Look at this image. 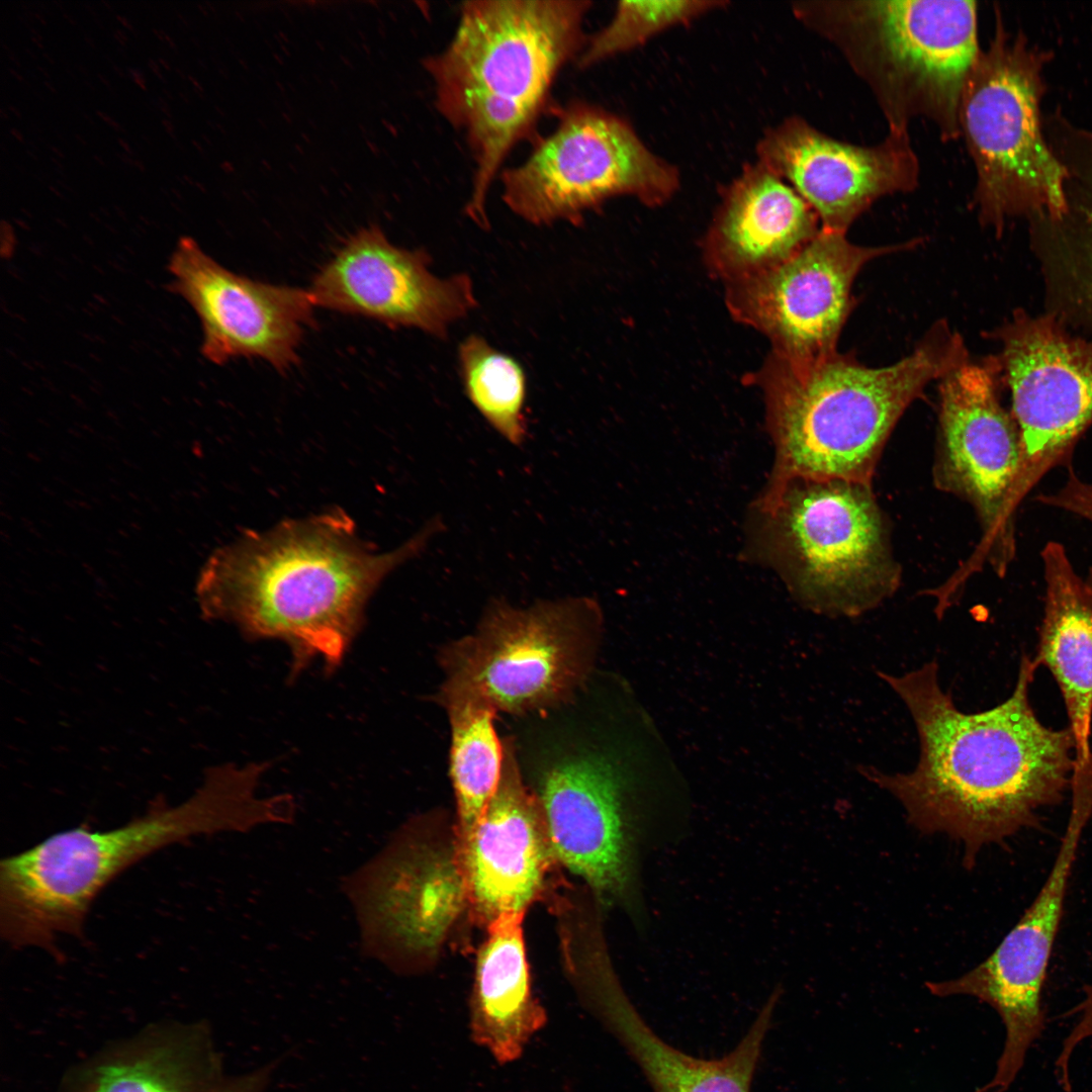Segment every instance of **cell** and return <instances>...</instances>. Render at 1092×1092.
Masks as SVG:
<instances>
[{
  "label": "cell",
  "mask_w": 1092,
  "mask_h": 1092,
  "mask_svg": "<svg viewBox=\"0 0 1092 1092\" xmlns=\"http://www.w3.org/2000/svg\"><path fill=\"white\" fill-rule=\"evenodd\" d=\"M1037 667L1022 656L1012 694L977 713L956 707L939 685L935 660L901 675L878 671L911 714L920 755L906 774L858 770L891 793L921 832L963 841L966 867L984 846L1036 827L1041 809L1059 804L1071 788L1072 733L1045 726L1030 704Z\"/></svg>",
  "instance_id": "cell-1"
},
{
  "label": "cell",
  "mask_w": 1092,
  "mask_h": 1092,
  "mask_svg": "<svg viewBox=\"0 0 1092 1092\" xmlns=\"http://www.w3.org/2000/svg\"><path fill=\"white\" fill-rule=\"evenodd\" d=\"M434 519L391 552L372 550L340 510L244 534L209 559L198 586L210 619L234 623L250 640L289 648L290 673L314 661L342 663L382 579L419 555L442 529Z\"/></svg>",
  "instance_id": "cell-2"
},
{
  "label": "cell",
  "mask_w": 1092,
  "mask_h": 1092,
  "mask_svg": "<svg viewBox=\"0 0 1092 1092\" xmlns=\"http://www.w3.org/2000/svg\"><path fill=\"white\" fill-rule=\"evenodd\" d=\"M265 762L211 768L177 806H160L105 831L86 825L56 832L0 862V930L14 948L60 954L57 940L80 936L89 909L114 879L156 851L195 836L249 832L286 822L281 795L259 797Z\"/></svg>",
  "instance_id": "cell-3"
},
{
  "label": "cell",
  "mask_w": 1092,
  "mask_h": 1092,
  "mask_svg": "<svg viewBox=\"0 0 1092 1092\" xmlns=\"http://www.w3.org/2000/svg\"><path fill=\"white\" fill-rule=\"evenodd\" d=\"M585 0H476L462 3L452 39L423 65L435 105L471 152L465 212L489 225V189L511 150L534 128L552 85L584 43Z\"/></svg>",
  "instance_id": "cell-4"
},
{
  "label": "cell",
  "mask_w": 1092,
  "mask_h": 1092,
  "mask_svg": "<svg viewBox=\"0 0 1092 1092\" xmlns=\"http://www.w3.org/2000/svg\"><path fill=\"white\" fill-rule=\"evenodd\" d=\"M969 360L963 338L944 322L892 365L868 367L837 351L789 360L776 389V461L761 502L797 480L873 484L884 447L906 408L928 383Z\"/></svg>",
  "instance_id": "cell-5"
},
{
  "label": "cell",
  "mask_w": 1092,
  "mask_h": 1092,
  "mask_svg": "<svg viewBox=\"0 0 1092 1092\" xmlns=\"http://www.w3.org/2000/svg\"><path fill=\"white\" fill-rule=\"evenodd\" d=\"M587 687L521 720L510 735L536 797L554 858L602 902L640 907V831L616 747L603 735Z\"/></svg>",
  "instance_id": "cell-6"
},
{
  "label": "cell",
  "mask_w": 1092,
  "mask_h": 1092,
  "mask_svg": "<svg viewBox=\"0 0 1092 1092\" xmlns=\"http://www.w3.org/2000/svg\"><path fill=\"white\" fill-rule=\"evenodd\" d=\"M793 7L868 85L889 131H908L912 119L923 117L945 141L959 138L961 95L980 53L975 1L833 0Z\"/></svg>",
  "instance_id": "cell-7"
},
{
  "label": "cell",
  "mask_w": 1092,
  "mask_h": 1092,
  "mask_svg": "<svg viewBox=\"0 0 1092 1092\" xmlns=\"http://www.w3.org/2000/svg\"><path fill=\"white\" fill-rule=\"evenodd\" d=\"M601 619L589 598L492 601L472 633L440 650L437 704L475 701L523 718L566 703L592 677Z\"/></svg>",
  "instance_id": "cell-8"
},
{
  "label": "cell",
  "mask_w": 1092,
  "mask_h": 1092,
  "mask_svg": "<svg viewBox=\"0 0 1092 1092\" xmlns=\"http://www.w3.org/2000/svg\"><path fill=\"white\" fill-rule=\"evenodd\" d=\"M1044 56L998 21L965 81L960 134L973 159L980 216L996 228L1011 215L1038 212L1061 218L1068 210L1067 169L1044 142L1039 125Z\"/></svg>",
  "instance_id": "cell-9"
},
{
  "label": "cell",
  "mask_w": 1092,
  "mask_h": 1092,
  "mask_svg": "<svg viewBox=\"0 0 1092 1092\" xmlns=\"http://www.w3.org/2000/svg\"><path fill=\"white\" fill-rule=\"evenodd\" d=\"M872 485L797 480L760 503L788 583L817 613L856 617L900 585L901 567Z\"/></svg>",
  "instance_id": "cell-10"
},
{
  "label": "cell",
  "mask_w": 1092,
  "mask_h": 1092,
  "mask_svg": "<svg viewBox=\"0 0 1092 1092\" xmlns=\"http://www.w3.org/2000/svg\"><path fill=\"white\" fill-rule=\"evenodd\" d=\"M502 197L524 220L574 223L605 199L631 194L656 202L677 176L617 116L582 102L567 105L555 129L502 175Z\"/></svg>",
  "instance_id": "cell-11"
},
{
  "label": "cell",
  "mask_w": 1092,
  "mask_h": 1092,
  "mask_svg": "<svg viewBox=\"0 0 1092 1092\" xmlns=\"http://www.w3.org/2000/svg\"><path fill=\"white\" fill-rule=\"evenodd\" d=\"M414 821L343 878L362 953L395 973L426 966L468 904L461 862Z\"/></svg>",
  "instance_id": "cell-12"
},
{
  "label": "cell",
  "mask_w": 1092,
  "mask_h": 1092,
  "mask_svg": "<svg viewBox=\"0 0 1092 1092\" xmlns=\"http://www.w3.org/2000/svg\"><path fill=\"white\" fill-rule=\"evenodd\" d=\"M995 357L968 360L940 380L935 486L968 502L980 523L979 558L1004 574L1015 552L1021 445L998 397Z\"/></svg>",
  "instance_id": "cell-13"
},
{
  "label": "cell",
  "mask_w": 1092,
  "mask_h": 1092,
  "mask_svg": "<svg viewBox=\"0 0 1092 1092\" xmlns=\"http://www.w3.org/2000/svg\"><path fill=\"white\" fill-rule=\"evenodd\" d=\"M1092 804H1071L1068 823L1051 872L1036 897L994 952L960 978L928 982L931 994L969 995L992 1006L1006 1029L1002 1053L984 1092H1006L1021 1071L1030 1046L1045 1028L1042 989L1064 903Z\"/></svg>",
  "instance_id": "cell-14"
},
{
  "label": "cell",
  "mask_w": 1092,
  "mask_h": 1092,
  "mask_svg": "<svg viewBox=\"0 0 1092 1092\" xmlns=\"http://www.w3.org/2000/svg\"><path fill=\"white\" fill-rule=\"evenodd\" d=\"M1021 445V498L1068 461L1092 424V340L1074 337L1051 315L1018 312L995 333Z\"/></svg>",
  "instance_id": "cell-15"
},
{
  "label": "cell",
  "mask_w": 1092,
  "mask_h": 1092,
  "mask_svg": "<svg viewBox=\"0 0 1092 1092\" xmlns=\"http://www.w3.org/2000/svg\"><path fill=\"white\" fill-rule=\"evenodd\" d=\"M429 262L426 252L396 247L379 226L370 225L344 242L308 290L315 307L444 339L477 301L468 275L440 278Z\"/></svg>",
  "instance_id": "cell-16"
},
{
  "label": "cell",
  "mask_w": 1092,
  "mask_h": 1092,
  "mask_svg": "<svg viewBox=\"0 0 1092 1092\" xmlns=\"http://www.w3.org/2000/svg\"><path fill=\"white\" fill-rule=\"evenodd\" d=\"M170 290L184 298L202 327L201 353L213 364L258 358L279 371L297 362L305 328L313 320L308 289L239 275L208 256L189 237L171 255Z\"/></svg>",
  "instance_id": "cell-17"
},
{
  "label": "cell",
  "mask_w": 1092,
  "mask_h": 1092,
  "mask_svg": "<svg viewBox=\"0 0 1092 1092\" xmlns=\"http://www.w3.org/2000/svg\"><path fill=\"white\" fill-rule=\"evenodd\" d=\"M760 164L811 206L824 230L846 233L879 198L913 190L919 164L908 131H889L879 145L855 146L790 118L759 145Z\"/></svg>",
  "instance_id": "cell-18"
},
{
  "label": "cell",
  "mask_w": 1092,
  "mask_h": 1092,
  "mask_svg": "<svg viewBox=\"0 0 1092 1092\" xmlns=\"http://www.w3.org/2000/svg\"><path fill=\"white\" fill-rule=\"evenodd\" d=\"M498 786L467 837L454 841L467 900L488 925L525 913L542 891L554 858L540 805L524 781L511 736L503 738Z\"/></svg>",
  "instance_id": "cell-19"
},
{
  "label": "cell",
  "mask_w": 1092,
  "mask_h": 1092,
  "mask_svg": "<svg viewBox=\"0 0 1092 1092\" xmlns=\"http://www.w3.org/2000/svg\"><path fill=\"white\" fill-rule=\"evenodd\" d=\"M920 241L880 247L849 242L845 233L820 229L803 248L762 279L753 304L761 322L782 343L791 360L836 352L841 330L853 307L852 283L875 258L914 248Z\"/></svg>",
  "instance_id": "cell-20"
},
{
  "label": "cell",
  "mask_w": 1092,
  "mask_h": 1092,
  "mask_svg": "<svg viewBox=\"0 0 1092 1092\" xmlns=\"http://www.w3.org/2000/svg\"><path fill=\"white\" fill-rule=\"evenodd\" d=\"M1045 584L1036 656L1056 679L1074 739L1071 790L1092 791V588L1063 544L1040 552Z\"/></svg>",
  "instance_id": "cell-21"
},
{
  "label": "cell",
  "mask_w": 1092,
  "mask_h": 1092,
  "mask_svg": "<svg viewBox=\"0 0 1092 1092\" xmlns=\"http://www.w3.org/2000/svg\"><path fill=\"white\" fill-rule=\"evenodd\" d=\"M780 998L776 990L737 1045L719 1059H700L661 1038L637 1011L616 977L592 995L599 1017L624 1046L653 1092H750Z\"/></svg>",
  "instance_id": "cell-22"
},
{
  "label": "cell",
  "mask_w": 1092,
  "mask_h": 1092,
  "mask_svg": "<svg viewBox=\"0 0 1092 1092\" xmlns=\"http://www.w3.org/2000/svg\"><path fill=\"white\" fill-rule=\"evenodd\" d=\"M524 914H506L487 925L470 998L471 1036L500 1064L518 1060L547 1020L532 992Z\"/></svg>",
  "instance_id": "cell-23"
},
{
  "label": "cell",
  "mask_w": 1092,
  "mask_h": 1092,
  "mask_svg": "<svg viewBox=\"0 0 1092 1092\" xmlns=\"http://www.w3.org/2000/svg\"><path fill=\"white\" fill-rule=\"evenodd\" d=\"M818 219L793 187L759 164L746 170L731 188L720 233L738 261L781 263L818 234Z\"/></svg>",
  "instance_id": "cell-24"
},
{
  "label": "cell",
  "mask_w": 1092,
  "mask_h": 1092,
  "mask_svg": "<svg viewBox=\"0 0 1092 1092\" xmlns=\"http://www.w3.org/2000/svg\"><path fill=\"white\" fill-rule=\"evenodd\" d=\"M451 729L450 775L456 800V843L471 832L493 796L503 770L504 742L494 727L496 713L474 701L441 705Z\"/></svg>",
  "instance_id": "cell-25"
},
{
  "label": "cell",
  "mask_w": 1092,
  "mask_h": 1092,
  "mask_svg": "<svg viewBox=\"0 0 1092 1092\" xmlns=\"http://www.w3.org/2000/svg\"><path fill=\"white\" fill-rule=\"evenodd\" d=\"M216 1060L194 1037L154 1043L101 1066L87 1092H211Z\"/></svg>",
  "instance_id": "cell-26"
},
{
  "label": "cell",
  "mask_w": 1092,
  "mask_h": 1092,
  "mask_svg": "<svg viewBox=\"0 0 1092 1092\" xmlns=\"http://www.w3.org/2000/svg\"><path fill=\"white\" fill-rule=\"evenodd\" d=\"M458 363L464 391L473 406L509 443L522 445L527 437V379L522 365L478 335L460 343Z\"/></svg>",
  "instance_id": "cell-27"
},
{
  "label": "cell",
  "mask_w": 1092,
  "mask_h": 1092,
  "mask_svg": "<svg viewBox=\"0 0 1092 1092\" xmlns=\"http://www.w3.org/2000/svg\"><path fill=\"white\" fill-rule=\"evenodd\" d=\"M720 5L718 1H621L609 24L585 41L577 64L580 68L596 65Z\"/></svg>",
  "instance_id": "cell-28"
},
{
  "label": "cell",
  "mask_w": 1092,
  "mask_h": 1092,
  "mask_svg": "<svg viewBox=\"0 0 1092 1092\" xmlns=\"http://www.w3.org/2000/svg\"><path fill=\"white\" fill-rule=\"evenodd\" d=\"M1073 257L1071 272L1077 294L1092 308V217Z\"/></svg>",
  "instance_id": "cell-29"
},
{
  "label": "cell",
  "mask_w": 1092,
  "mask_h": 1092,
  "mask_svg": "<svg viewBox=\"0 0 1092 1092\" xmlns=\"http://www.w3.org/2000/svg\"><path fill=\"white\" fill-rule=\"evenodd\" d=\"M266 1084V1079L259 1071L250 1076H244L224 1084H219L211 1092H261Z\"/></svg>",
  "instance_id": "cell-30"
},
{
  "label": "cell",
  "mask_w": 1092,
  "mask_h": 1092,
  "mask_svg": "<svg viewBox=\"0 0 1092 1092\" xmlns=\"http://www.w3.org/2000/svg\"><path fill=\"white\" fill-rule=\"evenodd\" d=\"M1083 991L1085 995L1075 1006V1010L1079 1014L1082 1026L1092 1034V985L1084 987Z\"/></svg>",
  "instance_id": "cell-31"
},
{
  "label": "cell",
  "mask_w": 1092,
  "mask_h": 1092,
  "mask_svg": "<svg viewBox=\"0 0 1092 1092\" xmlns=\"http://www.w3.org/2000/svg\"><path fill=\"white\" fill-rule=\"evenodd\" d=\"M130 72H131V76H132V78H133L134 82H135V83H136V84H138V85H139V86H140V87H141L142 89H145V81H144V77L142 76V74H141L140 72L135 71V70H130Z\"/></svg>",
  "instance_id": "cell-32"
},
{
  "label": "cell",
  "mask_w": 1092,
  "mask_h": 1092,
  "mask_svg": "<svg viewBox=\"0 0 1092 1092\" xmlns=\"http://www.w3.org/2000/svg\"><path fill=\"white\" fill-rule=\"evenodd\" d=\"M97 113H98V115H99V116H100V117H101V118H102V119H103L104 121H106V122H107V123H109V124H110V125H111L112 127H114V129H116V130H119V129H118V128H119V125H118V124H117V123H116V122H115L114 120H112V119H111V118H110V117H109L108 115H106L105 113H102V112H100V111H98Z\"/></svg>",
  "instance_id": "cell-33"
},
{
  "label": "cell",
  "mask_w": 1092,
  "mask_h": 1092,
  "mask_svg": "<svg viewBox=\"0 0 1092 1092\" xmlns=\"http://www.w3.org/2000/svg\"><path fill=\"white\" fill-rule=\"evenodd\" d=\"M149 65H150L151 69H152V70L154 71V73H155V74H156V75H157V76H158V77H159L160 79L164 80L163 76H162V75L160 74V71H159V68H158L157 64H156L155 62H153L152 60H150V61H149Z\"/></svg>",
  "instance_id": "cell-34"
},
{
  "label": "cell",
  "mask_w": 1092,
  "mask_h": 1092,
  "mask_svg": "<svg viewBox=\"0 0 1092 1092\" xmlns=\"http://www.w3.org/2000/svg\"><path fill=\"white\" fill-rule=\"evenodd\" d=\"M163 124H164L165 128L167 129V131H168L169 133H171V135H172V136L174 138V134L172 133V130H173V126H172V124L170 123V121H168V120H164V121H163Z\"/></svg>",
  "instance_id": "cell-35"
},
{
  "label": "cell",
  "mask_w": 1092,
  "mask_h": 1092,
  "mask_svg": "<svg viewBox=\"0 0 1092 1092\" xmlns=\"http://www.w3.org/2000/svg\"><path fill=\"white\" fill-rule=\"evenodd\" d=\"M1085 579H1086L1087 583L1089 584V586L1092 588V566L1089 568V571H1088L1087 576L1085 577Z\"/></svg>",
  "instance_id": "cell-36"
},
{
  "label": "cell",
  "mask_w": 1092,
  "mask_h": 1092,
  "mask_svg": "<svg viewBox=\"0 0 1092 1092\" xmlns=\"http://www.w3.org/2000/svg\"><path fill=\"white\" fill-rule=\"evenodd\" d=\"M115 38L118 39V41H120V42H124V40H125L124 34L119 30L116 31Z\"/></svg>",
  "instance_id": "cell-37"
},
{
  "label": "cell",
  "mask_w": 1092,
  "mask_h": 1092,
  "mask_svg": "<svg viewBox=\"0 0 1092 1092\" xmlns=\"http://www.w3.org/2000/svg\"><path fill=\"white\" fill-rule=\"evenodd\" d=\"M118 142L122 146V148L124 149L125 152L131 153L130 148L127 146V144L123 140L119 139Z\"/></svg>",
  "instance_id": "cell-38"
},
{
  "label": "cell",
  "mask_w": 1092,
  "mask_h": 1092,
  "mask_svg": "<svg viewBox=\"0 0 1092 1092\" xmlns=\"http://www.w3.org/2000/svg\"><path fill=\"white\" fill-rule=\"evenodd\" d=\"M117 19L128 29L131 28L130 24H128V22L123 17L117 16Z\"/></svg>",
  "instance_id": "cell-39"
},
{
  "label": "cell",
  "mask_w": 1092,
  "mask_h": 1092,
  "mask_svg": "<svg viewBox=\"0 0 1092 1092\" xmlns=\"http://www.w3.org/2000/svg\"><path fill=\"white\" fill-rule=\"evenodd\" d=\"M11 132L16 139H18L19 141H22L21 135L18 133L17 130L15 131V129H12Z\"/></svg>",
  "instance_id": "cell-40"
},
{
  "label": "cell",
  "mask_w": 1092,
  "mask_h": 1092,
  "mask_svg": "<svg viewBox=\"0 0 1092 1092\" xmlns=\"http://www.w3.org/2000/svg\"><path fill=\"white\" fill-rule=\"evenodd\" d=\"M159 62H160V64H162V65H163V67H164V68H166L167 70H169V69H170V67L168 66V64H167V63H166V62H165V61H164L163 59H159Z\"/></svg>",
  "instance_id": "cell-41"
},
{
  "label": "cell",
  "mask_w": 1092,
  "mask_h": 1092,
  "mask_svg": "<svg viewBox=\"0 0 1092 1092\" xmlns=\"http://www.w3.org/2000/svg\"><path fill=\"white\" fill-rule=\"evenodd\" d=\"M134 164L141 169V171H144V167L139 162H135Z\"/></svg>",
  "instance_id": "cell-42"
}]
</instances>
